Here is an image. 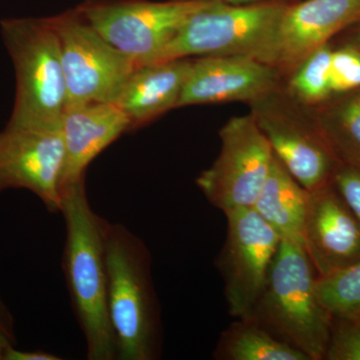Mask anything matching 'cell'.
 Returning <instances> with one entry per match:
<instances>
[{
  "label": "cell",
  "instance_id": "obj_13",
  "mask_svg": "<svg viewBox=\"0 0 360 360\" xmlns=\"http://www.w3.org/2000/svg\"><path fill=\"white\" fill-rule=\"evenodd\" d=\"M360 22V0L288 2L279 23L270 65L292 72L315 49Z\"/></svg>",
  "mask_w": 360,
  "mask_h": 360
},
{
  "label": "cell",
  "instance_id": "obj_4",
  "mask_svg": "<svg viewBox=\"0 0 360 360\" xmlns=\"http://www.w3.org/2000/svg\"><path fill=\"white\" fill-rule=\"evenodd\" d=\"M0 30L15 70L8 124L60 129L66 84L60 41L51 18H7Z\"/></svg>",
  "mask_w": 360,
  "mask_h": 360
},
{
  "label": "cell",
  "instance_id": "obj_3",
  "mask_svg": "<svg viewBox=\"0 0 360 360\" xmlns=\"http://www.w3.org/2000/svg\"><path fill=\"white\" fill-rule=\"evenodd\" d=\"M317 274L302 245L281 240L251 319L310 360L326 355L331 315L315 292Z\"/></svg>",
  "mask_w": 360,
  "mask_h": 360
},
{
  "label": "cell",
  "instance_id": "obj_16",
  "mask_svg": "<svg viewBox=\"0 0 360 360\" xmlns=\"http://www.w3.org/2000/svg\"><path fill=\"white\" fill-rule=\"evenodd\" d=\"M191 66L189 58L137 66L113 103L127 115L132 129L150 122L177 108Z\"/></svg>",
  "mask_w": 360,
  "mask_h": 360
},
{
  "label": "cell",
  "instance_id": "obj_15",
  "mask_svg": "<svg viewBox=\"0 0 360 360\" xmlns=\"http://www.w3.org/2000/svg\"><path fill=\"white\" fill-rule=\"evenodd\" d=\"M131 129L129 118L113 103L66 108L60 123L65 146L61 193L84 181L92 160Z\"/></svg>",
  "mask_w": 360,
  "mask_h": 360
},
{
  "label": "cell",
  "instance_id": "obj_6",
  "mask_svg": "<svg viewBox=\"0 0 360 360\" xmlns=\"http://www.w3.org/2000/svg\"><path fill=\"white\" fill-rule=\"evenodd\" d=\"M210 0H87L77 7L104 39L134 59L149 65L184 21Z\"/></svg>",
  "mask_w": 360,
  "mask_h": 360
},
{
  "label": "cell",
  "instance_id": "obj_27",
  "mask_svg": "<svg viewBox=\"0 0 360 360\" xmlns=\"http://www.w3.org/2000/svg\"><path fill=\"white\" fill-rule=\"evenodd\" d=\"M222 1L234 4V6H245V4H258V2L269 1V0H222Z\"/></svg>",
  "mask_w": 360,
  "mask_h": 360
},
{
  "label": "cell",
  "instance_id": "obj_7",
  "mask_svg": "<svg viewBox=\"0 0 360 360\" xmlns=\"http://www.w3.org/2000/svg\"><path fill=\"white\" fill-rule=\"evenodd\" d=\"M60 41L66 84V108L113 103L137 68L82 18L77 8L51 18Z\"/></svg>",
  "mask_w": 360,
  "mask_h": 360
},
{
  "label": "cell",
  "instance_id": "obj_19",
  "mask_svg": "<svg viewBox=\"0 0 360 360\" xmlns=\"http://www.w3.org/2000/svg\"><path fill=\"white\" fill-rule=\"evenodd\" d=\"M338 106L317 120L341 162L360 167V94Z\"/></svg>",
  "mask_w": 360,
  "mask_h": 360
},
{
  "label": "cell",
  "instance_id": "obj_10",
  "mask_svg": "<svg viewBox=\"0 0 360 360\" xmlns=\"http://www.w3.org/2000/svg\"><path fill=\"white\" fill-rule=\"evenodd\" d=\"M224 214L227 236L217 269L224 279L229 314L245 319L257 307L281 238L252 207Z\"/></svg>",
  "mask_w": 360,
  "mask_h": 360
},
{
  "label": "cell",
  "instance_id": "obj_8",
  "mask_svg": "<svg viewBox=\"0 0 360 360\" xmlns=\"http://www.w3.org/2000/svg\"><path fill=\"white\" fill-rule=\"evenodd\" d=\"M297 104L291 96H279L276 89L251 103V113L274 155L309 191L333 181L342 162L316 116L303 115Z\"/></svg>",
  "mask_w": 360,
  "mask_h": 360
},
{
  "label": "cell",
  "instance_id": "obj_2",
  "mask_svg": "<svg viewBox=\"0 0 360 360\" xmlns=\"http://www.w3.org/2000/svg\"><path fill=\"white\" fill-rule=\"evenodd\" d=\"M108 307L117 359L155 360L162 347L160 307L153 278V258L129 227L106 220Z\"/></svg>",
  "mask_w": 360,
  "mask_h": 360
},
{
  "label": "cell",
  "instance_id": "obj_20",
  "mask_svg": "<svg viewBox=\"0 0 360 360\" xmlns=\"http://www.w3.org/2000/svg\"><path fill=\"white\" fill-rule=\"evenodd\" d=\"M333 49L322 45L307 56L295 70L290 82V94L303 105H317L333 96L330 65Z\"/></svg>",
  "mask_w": 360,
  "mask_h": 360
},
{
  "label": "cell",
  "instance_id": "obj_14",
  "mask_svg": "<svg viewBox=\"0 0 360 360\" xmlns=\"http://www.w3.org/2000/svg\"><path fill=\"white\" fill-rule=\"evenodd\" d=\"M279 71L248 56H202L193 60L177 108L196 104L255 103L278 86Z\"/></svg>",
  "mask_w": 360,
  "mask_h": 360
},
{
  "label": "cell",
  "instance_id": "obj_18",
  "mask_svg": "<svg viewBox=\"0 0 360 360\" xmlns=\"http://www.w3.org/2000/svg\"><path fill=\"white\" fill-rule=\"evenodd\" d=\"M213 356L222 360H310L251 317L238 319L222 333Z\"/></svg>",
  "mask_w": 360,
  "mask_h": 360
},
{
  "label": "cell",
  "instance_id": "obj_26",
  "mask_svg": "<svg viewBox=\"0 0 360 360\" xmlns=\"http://www.w3.org/2000/svg\"><path fill=\"white\" fill-rule=\"evenodd\" d=\"M63 359L58 355L51 354V352H25V350L18 349L15 347L11 348L7 352L4 360H60Z\"/></svg>",
  "mask_w": 360,
  "mask_h": 360
},
{
  "label": "cell",
  "instance_id": "obj_28",
  "mask_svg": "<svg viewBox=\"0 0 360 360\" xmlns=\"http://www.w3.org/2000/svg\"><path fill=\"white\" fill-rule=\"evenodd\" d=\"M354 26H357L354 30V39H352V46H354L355 49H359L360 51V22L357 23Z\"/></svg>",
  "mask_w": 360,
  "mask_h": 360
},
{
  "label": "cell",
  "instance_id": "obj_21",
  "mask_svg": "<svg viewBox=\"0 0 360 360\" xmlns=\"http://www.w3.org/2000/svg\"><path fill=\"white\" fill-rule=\"evenodd\" d=\"M315 292L333 317H360V262L326 276H317Z\"/></svg>",
  "mask_w": 360,
  "mask_h": 360
},
{
  "label": "cell",
  "instance_id": "obj_11",
  "mask_svg": "<svg viewBox=\"0 0 360 360\" xmlns=\"http://www.w3.org/2000/svg\"><path fill=\"white\" fill-rule=\"evenodd\" d=\"M65 146L60 129L8 124L0 131V193L25 189L60 213Z\"/></svg>",
  "mask_w": 360,
  "mask_h": 360
},
{
  "label": "cell",
  "instance_id": "obj_1",
  "mask_svg": "<svg viewBox=\"0 0 360 360\" xmlns=\"http://www.w3.org/2000/svg\"><path fill=\"white\" fill-rule=\"evenodd\" d=\"M60 213L66 232L63 271L87 359H117L108 307L106 219L90 205L85 180L63 191Z\"/></svg>",
  "mask_w": 360,
  "mask_h": 360
},
{
  "label": "cell",
  "instance_id": "obj_17",
  "mask_svg": "<svg viewBox=\"0 0 360 360\" xmlns=\"http://www.w3.org/2000/svg\"><path fill=\"white\" fill-rule=\"evenodd\" d=\"M309 191L300 184L274 153L269 174L252 208L281 240L303 246Z\"/></svg>",
  "mask_w": 360,
  "mask_h": 360
},
{
  "label": "cell",
  "instance_id": "obj_25",
  "mask_svg": "<svg viewBox=\"0 0 360 360\" xmlns=\"http://www.w3.org/2000/svg\"><path fill=\"white\" fill-rule=\"evenodd\" d=\"M15 345L13 317L0 298V360H4L7 352Z\"/></svg>",
  "mask_w": 360,
  "mask_h": 360
},
{
  "label": "cell",
  "instance_id": "obj_12",
  "mask_svg": "<svg viewBox=\"0 0 360 360\" xmlns=\"http://www.w3.org/2000/svg\"><path fill=\"white\" fill-rule=\"evenodd\" d=\"M303 248L317 276L360 262V220L333 180L309 191Z\"/></svg>",
  "mask_w": 360,
  "mask_h": 360
},
{
  "label": "cell",
  "instance_id": "obj_22",
  "mask_svg": "<svg viewBox=\"0 0 360 360\" xmlns=\"http://www.w3.org/2000/svg\"><path fill=\"white\" fill-rule=\"evenodd\" d=\"M324 359L360 360V317L331 316L330 333Z\"/></svg>",
  "mask_w": 360,
  "mask_h": 360
},
{
  "label": "cell",
  "instance_id": "obj_9",
  "mask_svg": "<svg viewBox=\"0 0 360 360\" xmlns=\"http://www.w3.org/2000/svg\"><path fill=\"white\" fill-rule=\"evenodd\" d=\"M221 149L196 186L222 212L252 207L269 174L274 151L252 113L229 120L219 131Z\"/></svg>",
  "mask_w": 360,
  "mask_h": 360
},
{
  "label": "cell",
  "instance_id": "obj_5",
  "mask_svg": "<svg viewBox=\"0 0 360 360\" xmlns=\"http://www.w3.org/2000/svg\"><path fill=\"white\" fill-rule=\"evenodd\" d=\"M286 0L234 6L210 0L191 14L151 63L191 56H248L270 65Z\"/></svg>",
  "mask_w": 360,
  "mask_h": 360
},
{
  "label": "cell",
  "instance_id": "obj_23",
  "mask_svg": "<svg viewBox=\"0 0 360 360\" xmlns=\"http://www.w3.org/2000/svg\"><path fill=\"white\" fill-rule=\"evenodd\" d=\"M330 89L333 94L360 89V51L352 45L333 51Z\"/></svg>",
  "mask_w": 360,
  "mask_h": 360
},
{
  "label": "cell",
  "instance_id": "obj_29",
  "mask_svg": "<svg viewBox=\"0 0 360 360\" xmlns=\"http://www.w3.org/2000/svg\"><path fill=\"white\" fill-rule=\"evenodd\" d=\"M286 1L293 2V1H298V0H286Z\"/></svg>",
  "mask_w": 360,
  "mask_h": 360
},
{
  "label": "cell",
  "instance_id": "obj_24",
  "mask_svg": "<svg viewBox=\"0 0 360 360\" xmlns=\"http://www.w3.org/2000/svg\"><path fill=\"white\" fill-rule=\"evenodd\" d=\"M333 182L360 220V167L342 163L335 172Z\"/></svg>",
  "mask_w": 360,
  "mask_h": 360
}]
</instances>
